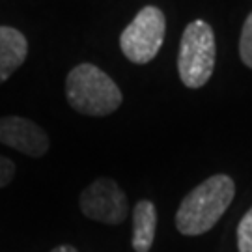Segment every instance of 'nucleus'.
Returning a JSON list of instances; mask_svg holds the SVG:
<instances>
[{"label":"nucleus","instance_id":"nucleus-4","mask_svg":"<svg viewBox=\"0 0 252 252\" xmlns=\"http://www.w3.org/2000/svg\"><path fill=\"white\" fill-rule=\"evenodd\" d=\"M166 34V19L157 6H146L120 36V49L129 62L148 63L161 51Z\"/></svg>","mask_w":252,"mask_h":252},{"label":"nucleus","instance_id":"nucleus-12","mask_svg":"<svg viewBox=\"0 0 252 252\" xmlns=\"http://www.w3.org/2000/svg\"><path fill=\"white\" fill-rule=\"evenodd\" d=\"M51 252H79L75 247H71V245H60V247H56V249H53Z\"/></svg>","mask_w":252,"mask_h":252},{"label":"nucleus","instance_id":"nucleus-1","mask_svg":"<svg viewBox=\"0 0 252 252\" xmlns=\"http://www.w3.org/2000/svg\"><path fill=\"white\" fill-rule=\"evenodd\" d=\"M235 196V183L226 174H215L181 200L176 211V226L183 235L209 232L226 213Z\"/></svg>","mask_w":252,"mask_h":252},{"label":"nucleus","instance_id":"nucleus-5","mask_svg":"<svg viewBox=\"0 0 252 252\" xmlns=\"http://www.w3.org/2000/svg\"><path fill=\"white\" fill-rule=\"evenodd\" d=\"M82 215L103 224H122L129 215L126 192L110 178H97L81 192Z\"/></svg>","mask_w":252,"mask_h":252},{"label":"nucleus","instance_id":"nucleus-11","mask_svg":"<svg viewBox=\"0 0 252 252\" xmlns=\"http://www.w3.org/2000/svg\"><path fill=\"white\" fill-rule=\"evenodd\" d=\"M13 178H15V162L4 155H0V189L9 185Z\"/></svg>","mask_w":252,"mask_h":252},{"label":"nucleus","instance_id":"nucleus-6","mask_svg":"<svg viewBox=\"0 0 252 252\" xmlns=\"http://www.w3.org/2000/svg\"><path fill=\"white\" fill-rule=\"evenodd\" d=\"M0 144L13 148L28 157H43L49 152V136L36 122L23 116L0 118Z\"/></svg>","mask_w":252,"mask_h":252},{"label":"nucleus","instance_id":"nucleus-2","mask_svg":"<svg viewBox=\"0 0 252 252\" xmlns=\"http://www.w3.org/2000/svg\"><path fill=\"white\" fill-rule=\"evenodd\" d=\"M65 99L84 116H108L120 108L124 95L118 84L94 63H79L65 77Z\"/></svg>","mask_w":252,"mask_h":252},{"label":"nucleus","instance_id":"nucleus-3","mask_svg":"<svg viewBox=\"0 0 252 252\" xmlns=\"http://www.w3.org/2000/svg\"><path fill=\"white\" fill-rule=\"evenodd\" d=\"M215 32L206 21H192L183 30L178 53V73L181 82L198 90L206 86L215 69Z\"/></svg>","mask_w":252,"mask_h":252},{"label":"nucleus","instance_id":"nucleus-9","mask_svg":"<svg viewBox=\"0 0 252 252\" xmlns=\"http://www.w3.org/2000/svg\"><path fill=\"white\" fill-rule=\"evenodd\" d=\"M237 251L252 252V207L237 224Z\"/></svg>","mask_w":252,"mask_h":252},{"label":"nucleus","instance_id":"nucleus-8","mask_svg":"<svg viewBox=\"0 0 252 252\" xmlns=\"http://www.w3.org/2000/svg\"><path fill=\"white\" fill-rule=\"evenodd\" d=\"M157 230V209L150 200H140L133 207V237L131 247L135 252H150Z\"/></svg>","mask_w":252,"mask_h":252},{"label":"nucleus","instance_id":"nucleus-7","mask_svg":"<svg viewBox=\"0 0 252 252\" xmlns=\"http://www.w3.org/2000/svg\"><path fill=\"white\" fill-rule=\"evenodd\" d=\"M27 56L28 41L25 34L13 27H0V84L17 71Z\"/></svg>","mask_w":252,"mask_h":252},{"label":"nucleus","instance_id":"nucleus-10","mask_svg":"<svg viewBox=\"0 0 252 252\" xmlns=\"http://www.w3.org/2000/svg\"><path fill=\"white\" fill-rule=\"evenodd\" d=\"M239 56L247 67L252 69V11L245 19L241 37H239Z\"/></svg>","mask_w":252,"mask_h":252}]
</instances>
